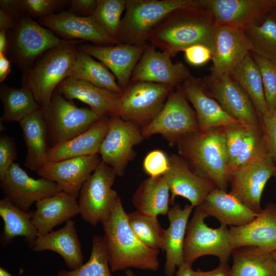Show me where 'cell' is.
<instances>
[{
  "label": "cell",
  "instance_id": "cell-1",
  "mask_svg": "<svg viewBox=\"0 0 276 276\" xmlns=\"http://www.w3.org/2000/svg\"><path fill=\"white\" fill-rule=\"evenodd\" d=\"M217 27L209 15L194 6L177 8L167 14L150 32L148 42L171 58L195 44L212 53Z\"/></svg>",
  "mask_w": 276,
  "mask_h": 276
},
{
  "label": "cell",
  "instance_id": "cell-2",
  "mask_svg": "<svg viewBox=\"0 0 276 276\" xmlns=\"http://www.w3.org/2000/svg\"><path fill=\"white\" fill-rule=\"evenodd\" d=\"M103 241L112 272L135 268L158 269L159 250L143 243L131 229L119 197L107 218L102 223Z\"/></svg>",
  "mask_w": 276,
  "mask_h": 276
},
{
  "label": "cell",
  "instance_id": "cell-3",
  "mask_svg": "<svg viewBox=\"0 0 276 276\" xmlns=\"http://www.w3.org/2000/svg\"><path fill=\"white\" fill-rule=\"evenodd\" d=\"M175 145L179 155L194 172L227 191L231 169L223 127L190 132L181 136Z\"/></svg>",
  "mask_w": 276,
  "mask_h": 276
},
{
  "label": "cell",
  "instance_id": "cell-4",
  "mask_svg": "<svg viewBox=\"0 0 276 276\" xmlns=\"http://www.w3.org/2000/svg\"><path fill=\"white\" fill-rule=\"evenodd\" d=\"M83 42L66 40L44 52L23 72L22 86L32 91L41 107L49 104L58 85L71 76L78 47Z\"/></svg>",
  "mask_w": 276,
  "mask_h": 276
},
{
  "label": "cell",
  "instance_id": "cell-5",
  "mask_svg": "<svg viewBox=\"0 0 276 276\" xmlns=\"http://www.w3.org/2000/svg\"><path fill=\"white\" fill-rule=\"evenodd\" d=\"M193 0H126L117 38L119 43L145 45L153 29L174 9L192 5Z\"/></svg>",
  "mask_w": 276,
  "mask_h": 276
},
{
  "label": "cell",
  "instance_id": "cell-6",
  "mask_svg": "<svg viewBox=\"0 0 276 276\" xmlns=\"http://www.w3.org/2000/svg\"><path fill=\"white\" fill-rule=\"evenodd\" d=\"M7 57L23 72L44 52L66 40L26 15L21 16L13 28L7 31Z\"/></svg>",
  "mask_w": 276,
  "mask_h": 276
},
{
  "label": "cell",
  "instance_id": "cell-7",
  "mask_svg": "<svg viewBox=\"0 0 276 276\" xmlns=\"http://www.w3.org/2000/svg\"><path fill=\"white\" fill-rule=\"evenodd\" d=\"M174 88L153 82L130 81L123 90L113 116L131 122L141 129L159 113Z\"/></svg>",
  "mask_w": 276,
  "mask_h": 276
},
{
  "label": "cell",
  "instance_id": "cell-8",
  "mask_svg": "<svg viewBox=\"0 0 276 276\" xmlns=\"http://www.w3.org/2000/svg\"><path fill=\"white\" fill-rule=\"evenodd\" d=\"M41 109L48 131L50 147L82 133L101 118L90 108L77 107L56 89L49 104Z\"/></svg>",
  "mask_w": 276,
  "mask_h": 276
},
{
  "label": "cell",
  "instance_id": "cell-9",
  "mask_svg": "<svg viewBox=\"0 0 276 276\" xmlns=\"http://www.w3.org/2000/svg\"><path fill=\"white\" fill-rule=\"evenodd\" d=\"M144 138L160 134L170 146L182 136L200 130L196 112L191 107L181 85L173 89L161 111L141 129Z\"/></svg>",
  "mask_w": 276,
  "mask_h": 276
},
{
  "label": "cell",
  "instance_id": "cell-10",
  "mask_svg": "<svg viewBox=\"0 0 276 276\" xmlns=\"http://www.w3.org/2000/svg\"><path fill=\"white\" fill-rule=\"evenodd\" d=\"M208 217L196 208L188 222L183 248V262L192 265L198 258L206 255L217 257L220 263H228L232 254L227 226L209 227L204 222Z\"/></svg>",
  "mask_w": 276,
  "mask_h": 276
},
{
  "label": "cell",
  "instance_id": "cell-11",
  "mask_svg": "<svg viewBox=\"0 0 276 276\" xmlns=\"http://www.w3.org/2000/svg\"><path fill=\"white\" fill-rule=\"evenodd\" d=\"M116 176L114 170L101 160L80 190V214L93 226L107 218L119 197L112 188Z\"/></svg>",
  "mask_w": 276,
  "mask_h": 276
},
{
  "label": "cell",
  "instance_id": "cell-12",
  "mask_svg": "<svg viewBox=\"0 0 276 276\" xmlns=\"http://www.w3.org/2000/svg\"><path fill=\"white\" fill-rule=\"evenodd\" d=\"M144 139L141 128L135 124L119 117H109L108 131L99 152L101 160L111 167L117 176L124 175L136 154L133 147Z\"/></svg>",
  "mask_w": 276,
  "mask_h": 276
},
{
  "label": "cell",
  "instance_id": "cell-13",
  "mask_svg": "<svg viewBox=\"0 0 276 276\" xmlns=\"http://www.w3.org/2000/svg\"><path fill=\"white\" fill-rule=\"evenodd\" d=\"M276 174V162L268 155L245 166L232 170L229 174V193L247 208L259 214L265 186Z\"/></svg>",
  "mask_w": 276,
  "mask_h": 276
},
{
  "label": "cell",
  "instance_id": "cell-14",
  "mask_svg": "<svg viewBox=\"0 0 276 276\" xmlns=\"http://www.w3.org/2000/svg\"><path fill=\"white\" fill-rule=\"evenodd\" d=\"M206 94L215 99L231 117L247 126L261 125L248 96L229 75L202 78Z\"/></svg>",
  "mask_w": 276,
  "mask_h": 276
},
{
  "label": "cell",
  "instance_id": "cell-15",
  "mask_svg": "<svg viewBox=\"0 0 276 276\" xmlns=\"http://www.w3.org/2000/svg\"><path fill=\"white\" fill-rule=\"evenodd\" d=\"M1 188L8 198L19 209L29 212L34 203L62 191L54 181L30 177L17 163H13L1 180Z\"/></svg>",
  "mask_w": 276,
  "mask_h": 276
},
{
  "label": "cell",
  "instance_id": "cell-16",
  "mask_svg": "<svg viewBox=\"0 0 276 276\" xmlns=\"http://www.w3.org/2000/svg\"><path fill=\"white\" fill-rule=\"evenodd\" d=\"M192 6L205 12L217 27L240 29L268 14L267 0H193Z\"/></svg>",
  "mask_w": 276,
  "mask_h": 276
},
{
  "label": "cell",
  "instance_id": "cell-17",
  "mask_svg": "<svg viewBox=\"0 0 276 276\" xmlns=\"http://www.w3.org/2000/svg\"><path fill=\"white\" fill-rule=\"evenodd\" d=\"M171 57L147 44L131 76V82L144 81L175 88L192 76L181 62L173 63Z\"/></svg>",
  "mask_w": 276,
  "mask_h": 276
},
{
  "label": "cell",
  "instance_id": "cell-18",
  "mask_svg": "<svg viewBox=\"0 0 276 276\" xmlns=\"http://www.w3.org/2000/svg\"><path fill=\"white\" fill-rule=\"evenodd\" d=\"M253 47L243 29L228 26L217 27L211 67L212 78L231 75Z\"/></svg>",
  "mask_w": 276,
  "mask_h": 276
},
{
  "label": "cell",
  "instance_id": "cell-19",
  "mask_svg": "<svg viewBox=\"0 0 276 276\" xmlns=\"http://www.w3.org/2000/svg\"><path fill=\"white\" fill-rule=\"evenodd\" d=\"M99 154L47 162L37 174L55 182L61 190L76 198L101 161Z\"/></svg>",
  "mask_w": 276,
  "mask_h": 276
},
{
  "label": "cell",
  "instance_id": "cell-20",
  "mask_svg": "<svg viewBox=\"0 0 276 276\" xmlns=\"http://www.w3.org/2000/svg\"><path fill=\"white\" fill-rule=\"evenodd\" d=\"M169 162V169L163 176L171 192L170 204H174L175 198L181 196L196 208L216 188L211 180L194 172L179 155L172 154Z\"/></svg>",
  "mask_w": 276,
  "mask_h": 276
},
{
  "label": "cell",
  "instance_id": "cell-21",
  "mask_svg": "<svg viewBox=\"0 0 276 276\" xmlns=\"http://www.w3.org/2000/svg\"><path fill=\"white\" fill-rule=\"evenodd\" d=\"M228 237L232 249L253 246L265 252L276 251V205L267 204L245 225L230 226Z\"/></svg>",
  "mask_w": 276,
  "mask_h": 276
},
{
  "label": "cell",
  "instance_id": "cell-22",
  "mask_svg": "<svg viewBox=\"0 0 276 276\" xmlns=\"http://www.w3.org/2000/svg\"><path fill=\"white\" fill-rule=\"evenodd\" d=\"M42 26L66 40H86L99 46L119 44L109 36L91 17H80L62 11L38 19Z\"/></svg>",
  "mask_w": 276,
  "mask_h": 276
},
{
  "label": "cell",
  "instance_id": "cell-23",
  "mask_svg": "<svg viewBox=\"0 0 276 276\" xmlns=\"http://www.w3.org/2000/svg\"><path fill=\"white\" fill-rule=\"evenodd\" d=\"M147 45L119 43L99 46L82 43L78 48L104 64L115 76L118 85L123 90L129 84L132 73Z\"/></svg>",
  "mask_w": 276,
  "mask_h": 276
},
{
  "label": "cell",
  "instance_id": "cell-24",
  "mask_svg": "<svg viewBox=\"0 0 276 276\" xmlns=\"http://www.w3.org/2000/svg\"><path fill=\"white\" fill-rule=\"evenodd\" d=\"M56 89L68 100L86 103L101 118L113 116L121 95L72 77L63 80Z\"/></svg>",
  "mask_w": 276,
  "mask_h": 276
},
{
  "label": "cell",
  "instance_id": "cell-25",
  "mask_svg": "<svg viewBox=\"0 0 276 276\" xmlns=\"http://www.w3.org/2000/svg\"><path fill=\"white\" fill-rule=\"evenodd\" d=\"M32 222L38 236H43L55 226L80 214L77 198L63 192L44 198L35 203Z\"/></svg>",
  "mask_w": 276,
  "mask_h": 276
},
{
  "label": "cell",
  "instance_id": "cell-26",
  "mask_svg": "<svg viewBox=\"0 0 276 276\" xmlns=\"http://www.w3.org/2000/svg\"><path fill=\"white\" fill-rule=\"evenodd\" d=\"M181 86L187 99L195 109L200 130L223 127L238 122L228 114L215 99L206 94L202 78L192 76Z\"/></svg>",
  "mask_w": 276,
  "mask_h": 276
},
{
  "label": "cell",
  "instance_id": "cell-27",
  "mask_svg": "<svg viewBox=\"0 0 276 276\" xmlns=\"http://www.w3.org/2000/svg\"><path fill=\"white\" fill-rule=\"evenodd\" d=\"M194 207L186 204L182 208L174 204L167 214L169 225L165 229L162 250L166 253L164 272L166 276H174L175 269L183 262V248L188 219Z\"/></svg>",
  "mask_w": 276,
  "mask_h": 276
},
{
  "label": "cell",
  "instance_id": "cell-28",
  "mask_svg": "<svg viewBox=\"0 0 276 276\" xmlns=\"http://www.w3.org/2000/svg\"><path fill=\"white\" fill-rule=\"evenodd\" d=\"M208 217L216 218L220 224L230 226L245 225L258 215L229 192L217 188L197 207Z\"/></svg>",
  "mask_w": 276,
  "mask_h": 276
},
{
  "label": "cell",
  "instance_id": "cell-29",
  "mask_svg": "<svg viewBox=\"0 0 276 276\" xmlns=\"http://www.w3.org/2000/svg\"><path fill=\"white\" fill-rule=\"evenodd\" d=\"M108 118H100L82 133L50 147L46 156L45 163L99 154L100 146L108 131Z\"/></svg>",
  "mask_w": 276,
  "mask_h": 276
},
{
  "label": "cell",
  "instance_id": "cell-30",
  "mask_svg": "<svg viewBox=\"0 0 276 276\" xmlns=\"http://www.w3.org/2000/svg\"><path fill=\"white\" fill-rule=\"evenodd\" d=\"M33 249L39 252L51 250L59 254L70 270L83 264L81 245L77 235L75 221L69 220L61 228L38 236Z\"/></svg>",
  "mask_w": 276,
  "mask_h": 276
},
{
  "label": "cell",
  "instance_id": "cell-31",
  "mask_svg": "<svg viewBox=\"0 0 276 276\" xmlns=\"http://www.w3.org/2000/svg\"><path fill=\"white\" fill-rule=\"evenodd\" d=\"M27 147L25 165L37 172L45 163L50 148L47 127L41 108L19 121Z\"/></svg>",
  "mask_w": 276,
  "mask_h": 276
},
{
  "label": "cell",
  "instance_id": "cell-32",
  "mask_svg": "<svg viewBox=\"0 0 276 276\" xmlns=\"http://www.w3.org/2000/svg\"><path fill=\"white\" fill-rule=\"evenodd\" d=\"M0 216L4 221L1 242L4 247L11 244L18 236L24 237L31 249L38 236L32 222L33 212L25 211L15 205L8 198L0 200Z\"/></svg>",
  "mask_w": 276,
  "mask_h": 276
},
{
  "label": "cell",
  "instance_id": "cell-33",
  "mask_svg": "<svg viewBox=\"0 0 276 276\" xmlns=\"http://www.w3.org/2000/svg\"><path fill=\"white\" fill-rule=\"evenodd\" d=\"M136 210L151 215H167L170 210V189L163 176L143 181L132 197Z\"/></svg>",
  "mask_w": 276,
  "mask_h": 276
},
{
  "label": "cell",
  "instance_id": "cell-34",
  "mask_svg": "<svg viewBox=\"0 0 276 276\" xmlns=\"http://www.w3.org/2000/svg\"><path fill=\"white\" fill-rule=\"evenodd\" d=\"M231 276H276V260L271 252L253 246L232 250Z\"/></svg>",
  "mask_w": 276,
  "mask_h": 276
},
{
  "label": "cell",
  "instance_id": "cell-35",
  "mask_svg": "<svg viewBox=\"0 0 276 276\" xmlns=\"http://www.w3.org/2000/svg\"><path fill=\"white\" fill-rule=\"evenodd\" d=\"M231 76L248 96L261 119L268 109L262 76L250 52L236 66Z\"/></svg>",
  "mask_w": 276,
  "mask_h": 276
},
{
  "label": "cell",
  "instance_id": "cell-36",
  "mask_svg": "<svg viewBox=\"0 0 276 276\" xmlns=\"http://www.w3.org/2000/svg\"><path fill=\"white\" fill-rule=\"evenodd\" d=\"M0 98L4 108L1 121L4 122H19L41 108L32 91L24 86L15 88L2 84Z\"/></svg>",
  "mask_w": 276,
  "mask_h": 276
},
{
  "label": "cell",
  "instance_id": "cell-37",
  "mask_svg": "<svg viewBox=\"0 0 276 276\" xmlns=\"http://www.w3.org/2000/svg\"><path fill=\"white\" fill-rule=\"evenodd\" d=\"M70 77L89 82L119 94L123 93V89L110 71L102 63L94 59L79 48Z\"/></svg>",
  "mask_w": 276,
  "mask_h": 276
},
{
  "label": "cell",
  "instance_id": "cell-38",
  "mask_svg": "<svg viewBox=\"0 0 276 276\" xmlns=\"http://www.w3.org/2000/svg\"><path fill=\"white\" fill-rule=\"evenodd\" d=\"M253 52L276 63V18L270 14L253 20L243 29Z\"/></svg>",
  "mask_w": 276,
  "mask_h": 276
},
{
  "label": "cell",
  "instance_id": "cell-39",
  "mask_svg": "<svg viewBox=\"0 0 276 276\" xmlns=\"http://www.w3.org/2000/svg\"><path fill=\"white\" fill-rule=\"evenodd\" d=\"M127 217L131 229L143 243L153 249H162L165 229L157 216L136 210L127 213Z\"/></svg>",
  "mask_w": 276,
  "mask_h": 276
},
{
  "label": "cell",
  "instance_id": "cell-40",
  "mask_svg": "<svg viewBox=\"0 0 276 276\" xmlns=\"http://www.w3.org/2000/svg\"><path fill=\"white\" fill-rule=\"evenodd\" d=\"M58 276H112L103 237L95 236L89 260L79 268L70 270L62 269Z\"/></svg>",
  "mask_w": 276,
  "mask_h": 276
},
{
  "label": "cell",
  "instance_id": "cell-41",
  "mask_svg": "<svg viewBox=\"0 0 276 276\" xmlns=\"http://www.w3.org/2000/svg\"><path fill=\"white\" fill-rule=\"evenodd\" d=\"M268 155L269 154L262 125L246 126L241 149L231 171Z\"/></svg>",
  "mask_w": 276,
  "mask_h": 276
},
{
  "label": "cell",
  "instance_id": "cell-42",
  "mask_svg": "<svg viewBox=\"0 0 276 276\" xmlns=\"http://www.w3.org/2000/svg\"><path fill=\"white\" fill-rule=\"evenodd\" d=\"M125 6L126 0H97L91 16L109 36L117 40Z\"/></svg>",
  "mask_w": 276,
  "mask_h": 276
},
{
  "label": "cell",
  "instance_id": "cell-43",
  "mask_svg": "<svg viewBox=\"0 0 276 276\" xmlns=\"http://www.w3.org/2000/svg\"><path fill=\"white\" fill-rule=\"evenodd\" d=\"M250 54L261 75L268 111L276 107V63L253 52Z\"/></svg>",
  "mask_w": 276,
  "mask_h": 276
},
{
  "label": "cell",
  "instance_id": "cell-44",
  "mask_svg": "<svg viewBox=\"0 0 276 276\" xmlns=\"http://www.w3.org/2000/svg\"><path fill=\"white\" fill-rule=\"evenodd\" d=\"M23 15L38 19L59 13L68 7L70 0H19Z\"/></svg>",
  "mask_w": 276,
  "mask_h": 276
},
{
  "label": "cell",
  "instance_id": "cell-45",
  "mask_svg": "<svg viewBox=\"0 0 276 276\" xmlns=\"http://www.w3.org/2000/svg\"><path fill=\"white\" fill-rule=\"evenodd\" d=\"M246 126L236 122L223 127L231 171L241 149Z\"/></svg>",
  "mask_w": 276,
  "mask_h": 276
},
{
  "label": "cell",
  "instance_id": "cell-46",
  "mask_svg": "<svg viewBox=\"0 0 276 276\" xmlns=\"http://www.w3.org/2000/svg\"><path fill=\"white\" fill-rule=\"evenodd\" d=\"M143 168L150 177L164 175L169 168V156L159 149L149 152L143 161Z\"/></svg>",
  "mask_w": 276,
  "mask_h": 276
},
{
  "label": "cell",
  "instance_id": "cell-47",
  "mask_svg": "<svg viewBox=\"0 0 276 276\" xmlns=\"http://www.w3.org/2000/svg\"><path fill=\"white\" fill-rule=\"evenodd\" d=\"M17 151L14 140L6 134L0 136V180H2L7 172L14 163Z\"/></svg>",
  "mask_w": 276,
  "mask_h": 276
},
{
  "label": "cell",
  "instance_id": "cell-48",
  "mask_svg": "<svg viewBox=\"0 0 276 276\" xmlns=\"http://www.w3.org/2000/svg\"><path fill=\"white\" fill-rule=\"evenodd\" d=\"M269 155L276 162V107L261 119Z\"/></svg>",
  "mask_w": 276,
  "mask_h": 276
},
{
  "label": "cell",
  "instance_id": "cell-49",
  "mask_svg": "<svg viewBox=\"0 0 276 276\" xmlns=\"http://www.w3.org/2000/svg\"><path fill=\"white\" fill-rule=\"evenodd\" d=\"M183 52L187 62L194 66L203 65L212 59V57L211 50L202 44L192 45Z\"/></svg>",
  "mask_w": 276,
  "mask_h": 276
},
{
  "label": "cell",
  "instance_id": "cell-50",
  "mask_svg": "<svg viewBox=\"0 0 276 276\" xmlns=\"http://www.w3.org/2000/svg\"><path fill=\"white\" fill-rule=\"evenodd\" d=\"M97 5V0H70L67 11L80 17L91 16Z\"/></svg>",
  "mask_w": 276,
  "mask_h": 276
},
{
  "label": "cell",
  "instance_id": "cell-51",
  "mask_svg": "<svg viewBox=\"0 0 276 276\" xmlns=\"http://www.w3.org/2000/svg\"><path fill=\"white\" fill-rule=\"evenodd\" d=\"M1 10L10 15L16 21L23 15L20 6L19 0H1Z\"/></svg>",
  "mask_w": 276,
  "mask_h": 276
},
{
  "label": "cell",
  "instance_id": "cell-52",
  "mask_svg": "<svg viewBox=\"0 0 276 276\" xmlns=\"http://www.w3.org/2000/svg\"><path fill=\"white\" fill-rule=\"evenodd\" d=\"M195 276H231V268L228 263H220L218 266L211 270L195 271Z\"/></svg>",
  "mask_w": 276,
  "mask_h": 276
},
{
  "label": "cell",
  "instance_id": "cell-53",
  "mask_svg": "<svg viewBox=\"0 0 276 276\" xmlns=\"http://www.w3.org/2000/svg\"><path fill=\"white\" fill-rule=\"evenodd\" d=\"M11 61L7 56L0 53V82L2 83L11 73Z\"/></svg>",
  "mask_w": 276,
  "mask_h": 276
},
{
  "label": "cell",
  "instance_id": "cell-54",
  "mask_svg": "<svg viewBox=\"0 0 276 276\" xmlns=\"http://www.w3.org/2000/svg\"><path fill=\"white\" fill-rule=\"evenodd\" d=\"M16 20L0 9V30L8 31L15 26Z\"/></svg>",
  "mask_w": 276,
  "mask_h": 276
},
{
  "label": "cell",
  "instance_id": "cell-55",
  "mask_svg": "<svg viewBox=\"0 0 276 276\" xmlns=\"http://www.w3.org/2000/svg\"><path fill=\"white\" fill-rule=\"evenodd\" d=\"M176 276H195V270L192 268V265L183 262L175 272Z\"/></svg>",
  "mask_w": 276,
  "mask_h": 276
},
{
  "label": "cell",
  "instance_id": "cell-56",
  "mask_svg": "<svg viewBox=\"0 0 276 276\" xmlns=\"http://www.w3.org/2000/svg\"><path fill=\"white\" fill-rule=\"evenodd\" d=\"M9 49V41L7 37V31L0 30V53L6 56Z\"/></svg>",
  "mask_w": 276,
  "mask_h": 276
},
{
  "label": "cell",
  "instance_id": "cell-57",
  "mask_svg": "<svg viewBox=\"0 0 276 276\" xmlns=\"http://www.w3.org/2000/svg\"><path fill=\"white\" fill-rule=\"evenodd\" d=\"M267 6L268 14L276 18V0H267Z\"/></svg>",
  "mask_w": 276,
  "mask_h": 276
},
{
  "label": "cell",
  "instance_id": "cell-58",
  "mask_svg": "<svg viewBox=\"0 0 276 276\" xmlns=\"http://www.w3.org/2000/svg\"><path fill=\"white\" fill-rule=\"evenodd\" d=\"M0 276H14L11 273H10L8 271L3 268V267H0Z\"/></svg>",
  "mask_w": 276,
  "mask_h": 276
},
{
  "label": "cell",
  "instance_id": "cell-59",
  "mask_svg": "<svg viewBox=\"0 0 276 276\" xmlns=\"http://www.w3.org/2000/svg\"><path fill=\"white\" fill-rule=\"evenodd\" d=\"M125 273H126V276H134V274L133 273V272L131 270H129V269H127L126 270Z\"/></svg>",
  "mask_w": 276,
  "mask_h": 276
},
{
  "label": "cell",
  "instance_id": "cell-60",
  "mask_svg": "<svg viewBox=\"0 0 276 276\" xmlns=\"http://www.w3.org/2000/svg\"><path fill=\"white\" fill-rule=\"evenodd\" d=\"M272 255H273V257L275 258V259L276 260V251L273 252H271Z\"/></svg>",
  "mask_w": 276,
  "mask_h": 276
},
{
  "label": "cell",
  "instance_id": "cell-61",
  "mask_svg": "<svg viewBox=\"0 0 276 276\" xmlns=\"http://www.w3.org/2000/svg\"><path fill=\"white\" fill-rule=\"evenodd\" d=\"M274 176L275 177V181H276V174L274 175Z\"/></svg>",
  "mask_w": 276,
  "mask_h": 276
}]
</instances>
